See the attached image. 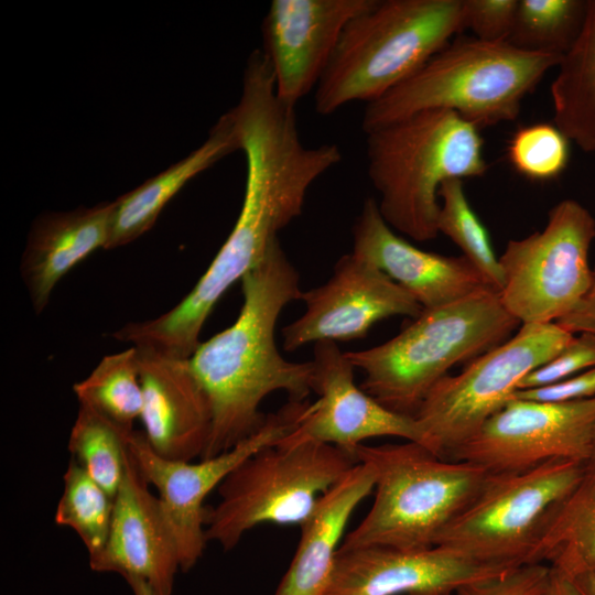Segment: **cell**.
<instances>
[{
    "mask_svg": "<svg viewBox=\"0 0 595 595\" xmlns=\"http://www.w3.org/2000/svg\"><path fill=\"white\" fill-rule=\"evenodd\" d=\"M247 175L238 218L226 241L190 293L167 312L147 320L156 347L190 357L202 328L225 292L257 266L279 231L302 214L311 185L342 161L336 144L305 147L295 106L279 98L261 51L248 57L238 104L228 111Z\"/></svg>",
    "mask_w": 595,
    "mask_h": 595,
    "instance_id": "6da1fadb",
    "label": "cell"
},
{
    "mask_svg": "<svg viewBox=\"0 0 595 595\" xmlns=\"http://www.w3.org/2000/svg\"><path fill=\"white\" fill-rule=\"evenodd\" d=\"M550 87L554 125L585 152L595 151V0L582 30L562 56Z\"/></svg>",
    "mask_w": 595,
    "mask_h": 595,
    "instance_id": "cb8c5ba5",
    "label": "cell"
},
{
    "mask_svg": "<svg viewBox=\"0 0 595 595\" xmlns=\"http://www.w3.org/2000/svg\"><path fill=\"white\" fill-rule=\"evenodd\" d=\"M126 582L130 586L132 595H154L152 589L141 580L130 578Z\"/></svg>",
    "mask_w": 595,
    "mask_h": 595,
    "instance_id": "f35d334b",
    "label": "cell"
},
{
    "mask_svg": "<svg viewBox=\"0 0 595 595\" xmlns=\"http://www.w3.org/2000/svg\"><path fill=\"white\" fill-rule=\"evenodd\" d=\"M353 253L386 273L423 310L494 289L464 256L424 251L397 235L372 197L365 199L353 226Z\"/></svg>",
    "mask_w": 595,
    "mask_h": 595,
    "instance_id": "ffe728a7",
    "label": "cell"
},
{
    "mask_svg": "<svg viewBox=\"0 0 595 595\" xmlns=\"http://www.w3.org/2000/svg\"><path fill=\"white\" fill-rule=\"evenodd\" d=\"M531 563H547L570 578L595 571V463L562 502Z\"/></svg>",
    "mask_w": 595,
    "mask_h": 595,
    "instance_id": "d4e9b609",
    "label": "cell"
},
{
    "mask_svg": "<svg viewBox=\"0 0 595 595\" xmlns=\"http://www.w3.org/2000/svg\"><path fill=\"white\" fill-rule=\"evenodd\" d=\"M511 166L532 181L556 178L566 169L570 140L554 123L520 127L508 143Z\"/></svg>",
    "mask_w": 595,
    "mask_h": 595,
    "instance_id": "4dcf8cb0",
    "label": "cell"
},
{
    "mask_svg": "<svg viewBox=\"0 0 595 595\" xmlns=\"http://www.w3.org/2000/svg\"><path fill=\"white\" fill-rule=\"evenodd\" d=\"M79 404H85L125 432L133 431L141 416L142 386L134 346L106 355L90 374L73 386Z\"/></svg>",
    "mask_w": 595,
    "mask_h": 595,
    "instance_id": "484cf974",
    "label": "cell"
},
{
    "mask_svg": "<svg viewBox=\"0 0 595 595\" xmlns=\"http://www.w3.org/2000/svg\"><path fill=\"white\" fill-rule=\"evenodd\" d=\"M463 0H376L344 28L314 95L331 115L371 102L419 71L461 31Z\"/></svg>",
    "mask_w": 595,
    "mask_h": 595,
    "instance_id": "8992f818",
    "label": "cell"
},
{
    "mask_svg": "<svg viewBox=\"0 0 595 595\" xmlns=\"http://www.w3.org/2000/svg\"><path fill=\"white\" fill-rule=\"evenodd\" d=\"M351 453L375 478L374 502L340 549L390 547L419 550L435 545L448 523L477 494L488 470L434 454L405 441L360 444Z\"/></svg>",
    "mask_w": 595,
    "mask_h": 595,
    "instance_id": "52a82bcc",
    "label": "cell"
},
{
    "mask_svg": "<svg viewBox=\"0 0 595 595\" xmlns=\"http://www.w3.org/2000/svg\"><path fill=\"white\" fill-rule=\"evenodd\" d=\"M595 433V397L567 402L511 398L447 458L489 473L524 470L552 459L587 464Z\"/></svg>",
    "mask_w": 595,
    "mask_h": 595,
    "instance_id": "4fadbf2b",
    "label": "cell"
},
{
    "mask_svg": "<svg viewBox=\"0 0 595 595\" xmlns=\"http://www.w3.org/2000/svg\"><path fill=\"white\" fill-rule=\"evenodd\" d=\"M236 321L190 357L212 407L213 423L202 458L230 450L266 422L259 407L274 391L301 402L313 391V361L294 363L279 353L274 331L282 310L301 300L300 277L279 238L240 280Z\"/></svg>",
    "mask_w": 595,
    "mask_h": 595,
    "instance_id": "7a4b0ae2",
    "label": "cell"
},
{
    "mask_svg": "<svg viewBox=\"0 0 595 595\" xmlns=\"http://www.w3.org/2000/svg\"><path fill=\"white\" fill-rule=\"evenodd\" d=\"M595 397V367L559 382L526 390H517L512 398L544 402H567Z\"/></svg>",
    "mask_w": 595,
    "mask_h": 595,
    "instance_id": "e575fe53",
    "label": "cell"
},
{
    "mask_svg": "<svg viewBox=\"0 0 595 595\" xmlns=\"http://www.w3.org/2000/svg\"><path fill=\"white\" fill-rule=\"evenodd\" d=\"M574 336L556 323L521 324L515 335L469 361L458 375L442 378L414 415L423 445L447 458L512 398L529 372L556 356Z\"/></svg>",
    "mask_w": 595,
    "mask_h": 595,
    "instance_id": "30bf717a",
    "label": "cell"
},
{
    "mask_svg": "<svg viewBox=\"0 0 595 595\" xmlns=\"http://www.w3.org/2000/svg\"><path fill=\"white\" fill-rule=\"evenodd\" d=\"M518 0H463L462 24L474 37L491 43L507 42Z\"/></svg>",
    "mask_w": 595,
    "mask_h": 595,
    "instance_id": "d6a6232c",
    "label": "cell"
},
{
    "mask_svg": "<svg viewBox=\"0 0 595 595\" xmlns=\"http://www.w3.org/2000/svg\"><path fill=\"white\" fill-rule=\"evenodd\" d=\"M414 595H455V593H451V592H437V593H425V594H414Z\"/></svg>",
    "mask_w": 595,
    "mask_h": 595,
    "instance_id": "ab89813d",
    "label": "cell"
},
{
    "mask_svg": "<svg viewBox=\"0 0 595 595\" xmlns=\"http://www.w3.org/2000/svg\"><path fill=\"white\" fill-rule=\"evenodd\" d=\"M89 566L98 573L119 574L126 581L141 580L154 595L173 594L181 571L176 544L159 498L151 493L130 452L115 496L107 543L89 559Z\"/></svg>",
    "mask_w": 595,
    "mask_h": 595,
    "instance_id": "ac0fdd59",
    "label": "cell"
},
{
    "mask_svg": "<svg viewBox=\"0 0 595 595\" xmlns=\"http://www.w3.org/2000/svg\"><path fill=\"white\" fill-rule=\"evenodd\" d=\"M304 313L282 329L283 348L365 337L391 316L418 317L423 309L403 288L372 264L344 255L324 284L302 292Z\"/></svg>",
    "mask_w": 595,
    "mask_h": 595,
    "instance_id": "5bb4252c",
    "label": "cell"
},
{
    "mask_svg": "<svg viewBox=\"0 0 595 595\" xmlns=\"http://www.w3.org/2000/svg\"><path fill=\"white\" fill-rule=\"evenodd\" d=\"M305 401H290L267 415L252 435L218 455L194 463L166 459L148 444L143 432L132 431L128 450L149 485L154 486L166 523L174 538L180 569L190 571L201 559L205 536L206 497L244 461L259 450L279 443L298 424Z\"/></svg>",
    "mask_w": 595,
    "mask_h": 595,
    "instance_id": "7c38bea8",
    "label": "cell"
},
{
    "mask_svg": "<svg viewBox=\"0 0 595 595\" xmlns=\"http://www.w3.org/2000/svg\"><path fill=\"white\" fill-rule=\"evenodd\" d=\"M113 506L115 498L72 461L63 476L54 520L78 536L89 559L99 554L107 543Z\"/></svg>",
    "mask_w": 595,
    "mask_h": 595,
    "instance_id": "f1b7e54d",
    "label": "cell"
},
{
    "mask_svg": "<svg viewBox=\"0 0 595 595\" xmlns=\"http://www.w3.org/2000/svg\"><path fill=\"white\" fill-rule=\"evenodd\" d=\"M510 570L479 564L441 545L339 549L326 595L455 593Z\"/></svg>",
    "mask_w": 595,
    "mask_h": 595,
    "instance_id": "e0dca14e",
    "label": "cell"
},
{
    "mask_svg": "<svg viewBox=\"0 0 595 595\" xmlns=\"http://www.w3.org/2000/svg\"><path fill=\"white\" fill-rule=\"evenodd\" d=\"M595 218L573 198L554 205L545 227L511 239L498 258L504 275L500 300L520 324L555 323L587 293Z\"/></svg>",
    "mask_w": 595,
    "mask_h": 595,
    "instance_id": "8fae6325",
    "label": "cell"
},
{
    "mask_svg": "<svg viewBox=\"0 0 595 595\" xmlns=\"http://www.w3.org/2000/svg\"><path fill=\"white\" fill-rule=\"evenodd\" d=\"M588 463H595V433L593 439L592 457Z\"/></svg>",
    "mask_w": 595,
    "mask_h": 595,
    "instance_id": "60d3db41",
    "label": "cell"
},
{
    "mask_svg": "<svg viewBox=\"0 0 595 595\" xmlns=\"http://www.w3.org/2000/svg\"><path fill=\"white\" fill-rule=\"evenodd\" d=\"M555 323L574 335L582 333L595 335V267L587 293L570 313Z\"/></svg>",
    "mask_w": 595,
    "mask_h": 595,
    "instance_id": "d590c367",
    "label": "cell"
},
{
    "mask_svg": "<svg viewBox=\"0 0 595 595\" xmlns=\"http://www.w3.org/2000/svg\"><path fill=\"white\" fill-rule=\"evenodd\" d=\"M595 572V571H594Z\"/></svg>",
    "mask_w": 595,
    "mask_h": 595,
    "instance_id": "b9f144b4",
    "label": "cell"
},
{
    "mask_svg": "<svg viewBox=\"0 0 595 595\" xmlns=\"http://www.w3.org/2000/svg\"><path fill=\"white\" fill-rule=\"evenodd\" d=\"M561 58L508 42L454 39L404 82L368 102L363 130L432 109L455 112L478 129L513 121L524 97Z\"/></svg>",
    "mask_w": 595,
    "mask_h": 595,
    "instance_id": "277c9868",
    "label": "cell"
},
{
    "mask_svg": "<svg viewBox=\"0 0 595 595\" xmlns=\"http://www.w3.org/2000/svg\"><path fill=\"white\" fill-rule=\"evenodd\" d=\"M236 150H239V147L227 111L218 119L199 148L113 201L107 249L130 244L147 232L166 204L190 180Z\"/></svg>",
    "mask_w": 595,
    "mask_h": 595,
    "instance_id": "603a6c76",
    "label": "cell"
},
{
    "mask_svg": "<svg viewBox=\"0 0 595 595\" xmlns=\"http://www.w3.org/2000/svg\"><path fill=\"white\" fill-rule=\"evenodd\" d=\"M371 468L357 463L318 500L300 527L301 539L274 595H326L346 526L374 490Z\"/></svg>",
    "mask_w": 595,
    "mask_h": 595,
    "instance_id": "7402d4cb",
    "label": "cell"
},
{
    "mask_svg": "<svg viewBox=\"0 0 595 595\" xmlns=\"http://www.w3.org/2000/svg\"><path fill=\"white\" fill-rule=\"evenodd\" d=\"M595 367V335L582 333L556 356L529 372L518 390L534 389L567 379Z\"/></svg>",
    "mask_w": 595,
    "mask_h": 595,
    "instance_id": "1f68e13d",
    "label": "cell"
},
{
    "mask_svg": "<svg viewBox=\"0 0 595 595\" xmlns=\"http://www.w3.org/2000/svg\"><path fill=\"white\" fill-rule=\"evenodd\" d=\"M441 198L437 231L448 237L463 256L485 277L499 293L504 275L491 247L488 232L473 210L464 191L463 180H448L439 191Z\"/></svg>",
    "mask_w": 595,
    "mask_h": 595,
    "instance_id": "f546056e",
    "label": "cell"
},
{
    "mask_svg": "<svg viewBox=\"0 0 595 595\" xmlns=\"http://www.w3.org/2000/svg\"><path fill=\"white\" fill-rule=\"evenodd\" d=\"M585 0H518L508 43L528 52L563 56L586 17Z\"/></svg>",
    "mask_w": 595,
    "mask_h": 595,
    "instance_id": "83f0119b",
    "label": "cell"
},
{
    "mask_svg": "<svg viewBox=\"0 0 595 595\" xmlns=\"http://www.w3.org/2000/svg\"><path fill=\"white\" fill-rule=\"evenodd\" d=\"M552 567L532 563L458 588L455 595H547Z\"/></svg>",
    "mask_w": 595,
    "mask_h": 595,
    "instance_id": "836d02e7",
    "label": "cell"
},
{
    "mask_svg": "<svg viewBox=\"0 0 595 595\" xmlns=\"http://www.w3.org/2000/svg\"><path fill=\"white\" fill-rule=\"evenodd\" d=\"M113 202L50 212L32 224L20 261L32 309L41 314L58 282L98 249H107Z\"/></svg>",
    "mask_w": 595,
    "mask_h": 595,
    "instance_id": "44dd1931",
    "label": "cell"
},
{
    "mask_svg": "<svg viewBox=\"0 0 595 595\" xmlns=\"http://www.w3.org/2000/svg\"><path fill=\"white\" fill-rule=\"evenodd\" d=\"M130 433L85 404H79L71 430L68 451L73 461L113 498L126 474Z\"/></svg>",
    "mask_w": 595,
    "mask_h": 595,
    "instance_id": "4316f807",
    "label": "cell"
},
{
    "mask_svg": "<svg viewBox=\"0 0 595 595\" xmlns=\"http://www.w3.org/2000/svg\"><path fill=\"white\" fill-rule=\"evenodd\" d=\"M134 347L142 386L140 420L148 444L166 459L202 458L210 436L213 412L190 358Z\"/></svg>",
    "mask_w": 595,
    "mask_h": 595,
    "instance_id": "d6986e66",
    "label": "cell"
},
{
    "mask_svg": "<svg viewBox=\"0 0 595 595\" xmlns=\"http://www.w3.org/2000/svg\"><path fill=\"white\" fill-rule=\"evenodd\" d=\"M365 133L379 212L392 229L415 241L439 235L444 182L480 177L488 170L479 129L448 110H423Z\"/></svg>",
    "mask_w": 595,
    "mask_h": 595,
    "instance_id": "3957f363",
    "label": "cell"
},
{
    "mask_svg": "<svg viewBox=\"0 0 595 595\" xmlns=\"http://www.w3.org/2000/svg\"><path fill=\"white\" fill-rule=\"evenodd\" d=\"M552 567V566H551ZM547 595H582L572 578L552 567Z\"/></svg>",
    "mask_w": 595,
    "mask_h": 595,
    "instance_id": "8d00e7d4",
    "label": "cell"
},
{
    "mask_svg": "<svg viewBox=\"0 0 595 595\" xmlns=\"http://www.w3.org/2000/svg\"><path fill=\"white\" fill-rule=\"evenodd\" d=\"M312 361L318 399L305 402L298 424L279 444L315 442L351 452L369 439L394 436L423 445L413 416L389 410L355 383V367L336 343H316Z\"/></svg>",
    "mask_w": 595,
    "mask_h": 595,
    "instance_id": "9a60e30c",
    "label": "cell"
},
{
    "mask_svg": "<svg viewBox=\"0 0 595 595\" xmlns=\"http://www.w3.org/2000/svg\"><path fill=\"white\" fill-rule=\"evenodd\" d=\"M376 0H272L262 22V52L284 102L315 90L346 24Z\"/></svg>",
    "mask_w": 595,
    "mask_h": 595,
    "instance_id": "2e32d148",
    "label": "cell"
},
{
    "mask_svg": "<svg viewBox=\"0 0 595 595\" xmlns=\"http://www.w3.org/2000/svg\"><path fill=\"white\" fill-rule=\"evenodd\" d=\"M582 595H595V572H588L573 578Z\"/></svg>",
    "mask_w": 595,
    "mask_h": 595,
    "instance_id": "74e56055",
    "label": "cell"
},
{
    "mask_svg": "<svg viewBox=\"0 0 595 595\" xmlns=\"http://www.w3.org/2000/svg\"><path fill=\"white\" fill-rule=\"evenodd\" d=\"M521 325L484 289L423 310L391 339L346 356L364 374L360 388L391 411L413 416L432 388L456 364L500 345Z\"/></svg>",
    "mask_w": 595,
    "mask_h": 595,
    "instance_id": "5b68a950",
    "label": "cell"
},
{
    "mask_svg": "<svg viewBox=\"0 0 595 595\" xmlns=\"http://www.w3.org/2000/svg\"><path fill=\"white\" fill-rule=\"evenodd\" d=\"M585 466L576 461L552 459L524 470L488 473L435 545L488 566L532 564L537 545Z\"/></svg>",
    "mask_w": 595,
    "mask_h": 595,
    "instance_id": "9c48e42d",
    "label": "cell"
},
{
    "mask_svg": "<svg viewBox=\"0 0 595 595\" xmlns=\"http://www.w3.org/2000/svg\"><path fill=\"white\" fill-rule=\"evenodd\" d=\"M357 463L351 452L315 442L259 450L217 488L218 504L206 508L207 542L228 551L259 524L301 527L321 497Z\"/></svg>",
    "mask_w": 595,
    "mask_h": 595,
    "instance_id": "ba28073f",
    "label": "cell"
}]
</instances>
